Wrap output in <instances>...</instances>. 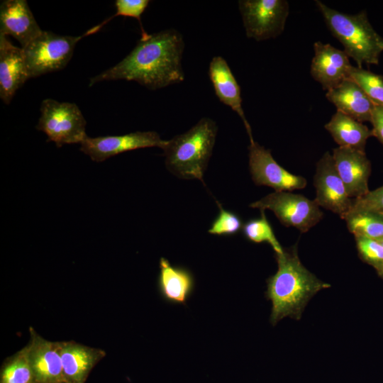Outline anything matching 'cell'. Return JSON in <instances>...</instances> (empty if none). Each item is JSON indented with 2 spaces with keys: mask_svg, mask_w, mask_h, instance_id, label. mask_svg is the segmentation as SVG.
Returning <instances> with one entry per match:
<instances>
[{
  "mask_svg": "<svg viewBox=\"0 0 383 383\" xmlns=\"http://www.w3.org/2000/svg\"><path fill=\"white\" fill-rule=\"evenodd\" d=\"M217 131L216 123L204 117L187 132L169 140L162 149L167 170L180 179L204 182Z\"/></svg>",
  "mask_w": 383,
  "mask_h": 383,
  "instance_id": "obj_3",
  "label": "cell"
},
{
  "mask_svg": "<svg viewBox=\"0 0 383 383\" xmlns=\"http://www.w3.org/2000/svg\"><path fill=\"white\" fill-rule=\"evenodd\" d=\"M239 10L246 35L257 41L279 35L289 15L285 0H240Z\"/></svg>",
  "mask_w": 383,
  "mask_h": 383,
  "instance_id": "obj_8",
  "label": "cell"
},
{
  "mask_svg": "<svg viewBox=\"0 0 383 383\" xmlns=\"http://www.w3.org/2000/svg\"><path fill=\"white\" fill-rule=\"evenodd\" d=\"M184 42L175 29L141 37L133 50L113 67L92 77L89 87L102 81H134L155 90L184 80L182 67Z\"/></svg>",
  "mask_w": 383,
  "mask_h": 383,
  "instance_id": "obj_1",
  "label": "cell"
},
{
  "mask_svg": "<svg viewBox=\"0 0 383 383\" xmlns=\"http://www.w3.org/2000/svg\"><path fill=\"white\" fill-rule=\"evenodd\" d=\"M243 233L250 241L255 243H267L275 252V254L282 252L283 248L277 240L272 228L268 222L264 211H261V216L251 219L243 226Z\"/></svg>",
  "mask_w": 383,
  "mask_h": 383,
  "instance_id": "obj_24",
  "label": "cell"
},
{
  "mask_svg": "<svg viewBox=\"0 0 383 383\" xmlns=\"http://www.w3.org/2000/svg\"><path fill=\"white\" fill-rule=\"evenodd\" d=\"M28 359L34 383H66L60 356V341H50L29 328Z\"/></svg>",
  "mask_w": 383,
  "mask_h": 383,
  "instance_id": "obj_12",
  "label": "cell"
},
{
  "mask_svg": "<svg viewBox=\"0 0 383 383\" xmlns=\"http://www.w3.org/2000/svg\"><path fill=\"white\" fill-rule=\"evenodd\" d=\"M60 356L66 383H85L106 352L73 340L60 341Z\"/></svg>",
  "mask_w": 383,
  "mask_h": 383,
  "instance_id": "obj_16",
  "label": "cell"
},
{
  "mask_svg": "<svg viewBox=\"0 0 383 383\" xmlns=\"http://www.w3.org/2000/svg\"><path fill=\"white\" fill-rule=\"evenodd\" d=\"M326 96L338 111L359 122H370L374 104L352 79L345 78Z\"/></svg>",
  "mask_w": 383,
  "mask_h": 383,
  "instance_id": "obj_19",
  "label": "cell"
},
{
  "mask_svg": "<svg viewBox=\"0 0 383 383\" xmlns=\"http://www.w3.org/2000/svg\"><path fill=\"white\" fill-rule=\"evenodd\" d=\"M277 271L267 279L266 296L272 302V325L285 318L299 320L308 301L318 292L331 287L301 262L296 245L276 254Z\"/></svg>",
  "mask_w": 383,
  "mask_h": 383,
  "instance_id": "obj_2",
  "label": "cell"
},
{
  "mask_svg": "<svg viewBox=\"0 0 383 383\" xmlns=\"http://www.w3.org/2000/svg\"><path fill=\"white\" fill-rule=\"evenodd\" d=\"M355 237L383 239V216L370 211H351L343 218Z\"/></svg>",
  "mask_w": 383,
  "mask_h": 383,
  "instance_id": "obj_22",
  "label": "cell"
},
{
  "mask_svg": "<svg viewBox=\"0 0 383 383\" xmlns=\"http://www.w3.org/2000/svg\"><path fill=\"white\" fill-rule=\"evenodd\" d=\"M0 383H34L27 345L4 360L0 370Z\"/></svg>",
  "mask_w": 383,
  "mask_h": 383,
  "instance_id": "obj_23",
  "label": "cell"
},
{
  "mask_svg": "<svg viewBox=\"0 0 383 383\" xmlns=\"http://www.w3.org/2000/svg\"><path fill=\"white\" fill-rule=\"evenodd\" d=\"M374 269L377 270L379 277L383 278V262L380 265H379L377 267H376Z\"/></svg>",
  "mask_w": 383,
  "mask_h": 383,
  "instance_id": "obj_31",
  "label": "cell"
},
{
  "mask_svg": "<svg viewBox=\"0 0 383 383\" xmlns=\"http://www.w3.org/2000/svg\"><path fill=\"white\" fill-rule=\"evenodd\" d=\"M40 116L36 128L46 134L57 147L81 143L87 136L86 120L74 103L46 99L40 106Z\"/></svg>",
  "mask_w": 383,
  "mask_h": 383,
  "instance_id": "obj_6",
  "label": "cell"
},
{
  "mask_svg": "<svg viewBox=\"0 0 383 383\" xmlns=\"http://www.w3.org/2000/svg\"><path fill=\"white\" fill-rule=\"evenodd\" d=\"M249 168L256 185L272 187L275 192H292L306 187V179L280 166L270 150L255 140L248 146Z\"/></svg>",
  "mask_w": 383,
  "mask_h": 383,
  "instance_id": "obj_9",
  "label": "cell"
},
{
  "mask_svg": "<svg viewBox=\"0 0 383 383\" xmlns=\"http://www.w3.org/2000/svg\"><path fill=\"white\" fill-rule=\"evenodd\" d=\"M348 77L359 85L374 105H383V76L351 66Z\"/></svg>",
  "mask_w": 383,
  "mask_h": 383,
  "instance_id": "obj_25",
  "label": "cell"
},
{
  "mask_svg": "<svg viewBox=\"0 0 383 383\" xmlns=\"http://www.w3.org/2000/svg\"><path fill=\"white\" fill-rule=\"evenodd\" d=\"M42 32L26 0L1 2L0 35L13 37L23 48Z\"/></svg>",
  "mask_w": 383,
  "mask_h": 383,
  "instance_id": "obj_15",
  "label": "cell"
},
{
  "mask_svg": "<svg viewBox=\"0 0 383 383\" xmlns=\"http://www.w3.org/2000/svg\"><path fill=\"white\" fill-rule=\"evenodd\" d=\"M167 141L162 140L155 131H137L95 138L87 135L80 143L79 150L93 161L101 162L116 155L136 149L152 147L163 149Z\"/></svg>",
  "mask_w": 383,
  "mask_h": 383,
  "instance_id": "obj_10",
  "label": "cell"
},
{
  "mask_svg": "<svg viewBox=\"0 0 383 383\" xmlns=\"http://www.w3.org/2000/svg\"><path fill=\"white\" fill-rule=\"evenodd\" d=\"M101 27V24L97 25L79 36L60 35L43 30L22 48L28 78L63 69L70 60L77 42Z\"/></svg>",
  "mask_w": 383,
  "mask_h": 383,
  "instance_id": "obj_5",
  "label": "cell"
},
{
  "mask_svg": "<svg viewBox=\"0 0 383 383\" xmlns=\"http://www.w3.org/2000/svg\"><path fill=\"white\" fill-rule=\"evenodd\" d=\"M316 4L332 34L358 67L362 68L364 63L378 64L383 51V38L374 30L365 11L351 15L334 10L320 1H316Z\"/></svg>",
  "mask_w": 383,
  "mask_h": 383,
  "instance_id": "obj_4",
  "label": "cell"
},
{
  "mask_svg": "<svg viewBox=\"0 0 383 383\" xmlns=\"http://www.w3.org/2000/svg\"><path fill=\"white\" fill-rule=\"evenodd\" d=\"M370 123L372 125V136H375L383 145V105H374Z\"/></svg>",
  "mask_w": 383,
  "mask_h": 383,
  "instance_id": "obj_30",
  "label": "cell"
},
{
  "mask_svg": "<svg viewBox=\"0 0 383 383\" xmlns=\"http://www.w3.org/2000/svg\"><path fill=\"white\" fill-rule=\"evenodd\" d=\"M314 186L316 204L338 214L343 219L350 211L353 199L349 196L336 170L333 155L328 152H326L316 163Z\"/></svg>",
  "mask_w": 383,
  "mask_h": 383,
  "instance_id": "obj_11",
  "label": "cell"
},
{
  "mask_svg": "<svg viewBox=\"0 0 383 383\" xmlns=\"http://www.w3.org/2000/svg\"><path fill=\"white\" fill-rule=\"evenodd\" d=\"M216 203L219 212L208 232L216 235H232L238 233L243 226L240 217L235 213L224 209L218 201Z\"/></svg>",
  "mask_w": 383,
  "mask_h": 383,
  "instance_id": "obj_26",
  "label": "cell"
},
{
  "mask_svg": "<svg viewBox=\"0 0 383 383\" xmlns=\"http://www.w3.org/2000/svg\"><path fill=\"white\" fill-rule=\"evenodd\" d=\"M325 128L339 147L365 151L367 140L372 136V130L362 123L337 111Z\"/></svg>",
  "mask_w": 383,
  "mask_h": 383,
  "instance_id": "obj_21",
  "label": "cell"
},
{
  "mask_svg": "<svg viewBox=\"0 0 383 383\" xmlns=\"http://www.w3.org/2000/svg\"><path fill=\"white\" fill-rule=\"evenodd\" d=\"M360 211L374 212L383 216V186L370 191L360 198L353 199V205L349 212Z\"/></svg>",
  "mask_w": 383,
  "mask_h": 383,
  "instance_id": "obj_29",
  "label": "cell"
},
{
  "mask_svg": "<svg viewBox=\"0 0 383 383\" xmlns=\"http://www.w3.org/2000/svg\"><path fill=\"white\" fill-rule=\"evenodd\" d=\"M379 242L381 243V244L383 245V239H382L381 240H379Z\"/></svg>",
  "mask_w": 383,
  "mask_h": 383,
  "instance_id": "obj_32",
  "label": "cell"
},
{
  "mask_svg": "<svg viewBox=\"0 0 383 383\" xmlns=\"http://www.w3.org/2000/svg\"><path fill=\"white\" fill-rule=\"evenodd\" d=\"M332 155L349 196L357 199L367 194L371 164L365 151L338 146Z\"/></svg>",
  "mask_w": 383,
  "mask_h": 383,
  "instance_id": "obj_13",
  "label": "cell"
},
{
  "mask_svg": "<svg viewBox=\"0 0 383 383\" xmlns=\"http://www.w3.org/2000/svg\"><path fill=\"white\" fill-rule=\"evenodd\" d=\"M29 79L22 48L0 35V97L9 104L16 91Z\"/></svg>",
  "mask_w": 383,
  "mask_h": 383,
  "instance_id": "obj_17",
  "label": "cell"
},
{
  "mask_svg": "<svg viewBox=\"0 0 383 383\" xmlns=\"http://www.w3.org/2000/svg\"><path fill=\"white\" fill-rule=\"evenodd\" d=\"M355 238L358 255L362 261L374 268L383 262V245L379 240Z\"/></svg>",
  "mask_w": 383,
  "mask_h": 383,
  "instance_id": "obj_27",
  "label": "cell"
},
{
  "mask_svg": "<svg viewBox=\"0 0 383 383\" xmlns=\"http://www.w3.org/2000/svg\"><path fill=\"white\" fill-rule=\"evenodd\" d=\"M150 2L149 0H116L115 1L116 12L113 16L107 19L106 22L118 16L136 18L140 23L141 37H145L148 34L143 27L141 16Z\"/></svg>",
  "mask_w": 383,
  "mask_h": 383,
  "instance_id": "obj_28",
  "label": "cell"
},
{
  "mask_svg": "<svg viewBox=\"0 0 383 383\" xmlns=\"http://www.w3.org/2000/svg\"><path fill=\"white\" fill-rule=\"evenodd\" d=\"M209 75L218 99L240 117L250 143L253 142L251 128L242 107L240 87L226 60L221 56L213 57L209 63Z\"/></svg>",
  "mask_w": 383,
  "mask_h": 383,
  "instance_id": "obj_18",
  "label": "cell"
},
{
  "mask_svg": "<svg viewBox=\"0 0 383 383\" xmlns=\"http://www.w3.org/2000/svg\"><path fill=\"white\" fill-rule=\"evenodd\" d=\"M250 207L274 212L285 226H292L306 233L323 218L320 206L313 200L292 192H274L252 202Z\"/></svg>",
  "mask_w": 383,
  "mask_h": 383,
  "instance_id": "obj_7",
  "label": "cell"
},
{
  "mask_svg": "<svg viewBox=\"0 0 383 383\" xmlns=\"http://www.w3.org/2000/svg\"><path fill=\"white\" fill-rule=\"evenodd\" d=\"M157 280L162 298L170 303L185 304L194 287V278L187 268L173 266L165 258L160 260Z\"/></svg>",
  "mask_w": 383,
  "mask_h": 383,
  "instance_id": "obj_20",
  "label": "cell"
},
{
  "mask_svg": "<svg viewBox=\"0 0 383 383\" xmlns=\"http://www.w3.org/2000/svg\"><path fill=\"white\" fill-rule=\"evenodd\" d=\"M314 56L311 65V74L324 90H331L348 77L352 66L344 52L330 44L317 41L313 45Z\"/></svg>",
  "mask_w": 383,
  "mask_h": 383,
  "instance_id": "obj_14",
  "label": "cell"
}]
</instances>
